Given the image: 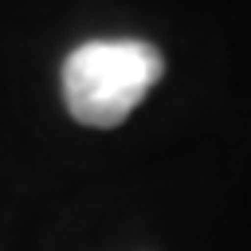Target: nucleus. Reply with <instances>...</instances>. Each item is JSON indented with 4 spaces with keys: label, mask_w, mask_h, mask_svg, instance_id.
Masks as SVG:
<instances>
[{
    "label": "nucleus",
    "mask_w": 251,
    "mask_h": 251,
    "mask_svg": "<svg viewBox=\"0 0 251 251\" xmlns=\"http://www.w3.org/2000/svg\"><path fill=\"white\" fill-rule=\"evenodd\" d=\"M165 55L149 39H86L63 59V102L90 129L122 126L161 82Z\"/></svg>",
    "instance_id": "f257e3e1"
}]
</instances>
